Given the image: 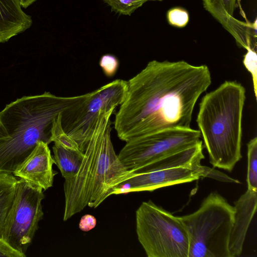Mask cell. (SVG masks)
Here are the masks:
<instances>
[{
	"label": "cell",
	"instance_id": "cell-2",
	"mask_svg": "<svg viewBox=\"0 0 257 257\" xmlns=\"http://www.w3.org/2000/svg\"><path fill=\"white\" fill-rule=\"evenodd\" d=\"M114 111L99 116L84 149L79 168L65 179L64 221L86 206L97 207L107 197L116 194L121 184L135 173L123 165L114 151L110 134Z\"/></svg>",
	"mask_w": 257,
	"mask_h": 257
},
{
	"label": "cell",
	"instance_id": "cell-21",
	"mask_svg": "<svg viewBox=\"0 0 257 257\" xmlns=\"http://www.w3.org/2000/svg\"><path fill=\"white\" fill-rule=\"evenodd\" d=\"M168 23L177 28L185 27L189 20L188 12L181 8L176 7L169 10L167 14Z\"/></svg>",
	"mask_w": 257,
	"mask_h": 257
},
{
	"label": "cell",
	"instance_id": "cell-19",
	"mask_svg": "<svg viewBox=\"0 0 257 257\" xmlns=\"http://www.w3.org/2000/svg\"><path fill=\"white\" fill-rule=\"evenodd\" d=\"M112 11L120 15L131 16L148 0H102Z\"/></svg>",
	"mask_w": 257,
	"mask_h": 257
},
{
	"label": "cell",
	"instance_id": "cell-11",
	"mask_svg": "<svg viewBox=\"0 0 257 257\" xmlns=\"http://www.w3.org/2000/svg\"><path fill=\"white\" fill-rule=\"evenodd\" d=\"M236 0H203L204 9L235 39L237 45L246 50L256 44V22L245 23L236 19L233 13Z\"/></svg>",
	"mask_w": 257,
	"mask_h": 257
},
{
	"label": "cell",
	"instance_id": "cell-10",
	"mask_svg": "<svg viewBox=\"0 0 257 257\" xmlns=\"http://www.w3.org/2000/svg\"><path fill=\"white\" fill-rule=\"evenodd\" d=\"M198 166L194 168L178 167L159 171L135 172L120 186L126 185L127 188L120 189L117 194L152 191L166 186L197 180L201 177L197 170Z\"/></svg>",
	"mask_w": 257,
	"mask_h": 257
},
{
	"label": "cell",
	"instance_id": "cell-17",
	"mask_svg": "<svg viewBox=\"0 0 257 257\" xmlns=\"http://www.w3.org/2000/svg\"><path fill=\"white\" fill-rule=\"evenodd\" d=\"M247 148V189L257 191V138L250 140Z\"/></svg>",
	"mask_w": 257,
	"mask_h": 257
},
{
	"label": "cell",
	"instance_id": "cell-12",
	"mask_svg": "<svg viewBox=\"0 0 257 257\" xmlns=\"http://www.w3.org/2000/svg\"><path fill=\"white\" fill-rule=\"evenodd\" d=\"M54 164L48 144L41 141L13 174L46 191L53 186L54 176L57 174L53 169Z\"/></svg>",
	"mask_w": 257,
	"mask_h": 257
},
{
	"label": "cell",
	"instance_id": "cell-13",
	"mask_svg": "<svg viewBox=\"0 0 257 257\" xmlns=\"http://www.w3.org/2000/svg\"><path fill=\"white\" fill-rule=\"evenodd\" d=\"M256 206L257 191L248 189L234 202V221L228 243L229 257L240 255Z\"/></svg>",
	"mask_w": 257,
	"mask_h": 257
},
{
	"label": "cell",
	"instance_id": "cell-8",
	"mask_svg": "<svg viewBox=\"0 0 257 257\" xmlns=\"http://www.w3.org/2000/svg\"><path fill=\"white\" fill-rule=\"evenodd\" d=\"M127 81L116 79L88 93L80 102L62 113L64 131L78 144L83 152L99 116L116 107L123 101Z\"/></svg>",
	"mask_w": 257,
	"mask_h": 257
},
{
	"label": "cell",
	"instance_id": "cell-9",
	"mask_svg": "<svg viewBox=\"0 0 257 257\" xmlns=\"http://www.w3.org/2000/svg\"><path fill=\"white\" fill-rule=\"evenodd\" d=\"M44 198L41 188L17 179L2 238L10 247L25 256L44 216L42 202Z\"/></svg>",
	"mask_w": 257,
	"mask_h": 257
},
{
	"label": "cell",
	"instance_id": "cell-3",
	"mask_svg": "<svg viewBox=\"0 0 257 257\" xmlns=\"http://www.w3.org/2000/svg\"><path fill=\"white\" fill-rule=\"evenodd\" d=\"M88 95L62 97L45 91L7 104L0 111V174H13L38 142L51 143L54 120Z\"/></svg>",
	"mask_w": 257,
	"mask_h": 257
},
{
	"label": "cell",
	"instance_id": "cell-7",
	"mask_svg": "<svg viewBox=\"0 0 257 257\" xmlns=\"http://www.w3.org/2000/svg\"><path fill=\"white\" fill-rule=\"evenodd\" d=\"M199 130L189 128L166 129L127 142L118 157L128 170L138 172L165 157L197 145Z\"/></svg>",
	"mask_w": 257,
	"mask_h": 257
},
{
	"label": "cell",
	"instance_id": "cell-24",
	"mask_svg": "<svg viewBox=\"0 0 257 257\" xmlns=\"http://www.w3.org/2000/svg\"><path fill=\"white\" fill-rule=\"evenodd\" d=\"M96 224L95 217L90 214H85L82 216L79 223V228L83 231H88L94 228Z\"/></svg>",
	"mask_w": 257,
	"mask_h": 257
},
{
	"label": "cell",
	"instance_id": "cell-4",
	"mask_svg": "<svg viewBox=\"0 0 257 257\" xmlns=\"http://www.w3.org/2000/svg\"><path fill=\"white\" fill-rule=\"evenodd\" d=\"M245 100V89L236 81H224L201 99L196 122L214 167L231 171L242 158Z\"/></svg>",
	"mask_w": 257,
	"mask_h": 257
},
{
	"label": "cell",
	"instance_id": "cell-1",
	"mask_svg": "<svg viewBox=\"0 0 257 257\" xmlns=\"http://www.w3.org/2000/svg\"><path fill=\"white\" fill-rule=\"evenodd\" d=\"M211 83L206 65L152 60L127 81L114 126L124 142L166 129L190 127L196 103Z\"/></svg>",
	"mask_w": 257,
	"mask_h": 257
},
{
	"label": "cell",
	"instance_id": "cell-15",
	"mask_svg": "<svg viewBox=\"0 0 257 257\" xmlns=\"http://www.w3.org/2000/svg\"><path fill=\"white\" fill-rule=\"evenodd\" d=\"M52 147L55 164L64 179L74 175L79 168L83 158V152L64 147L54 143Z\"/></svg>",
	"mask_w": 257,
	"mask_h": 257
},
{
	"label": "cell",
	"instance_id": "cell-25",
	"mask_svg": "<svg viewBox=\"0 0 257 257\" xmlns=\"http://www.w3.org/2000/svg\"><path fill=\"white\" fill-rule=\"evenodd\" d=\"M0 256L25 257L26 256L12 248L2 238H0Z\"/></svg>",
	"mask_w": 257,
	"mask_h": 257
},
{
	"label": "cell",
	"instance_id": "cell-23",
	"mask_svg": "<svg viewBox=\"0 0 257 257\" xmlns=\"http://www.w3.org/2000/svg\"><path fill=\"white\" fill-rule=\"evenodd\" d=\"M200 174L201 177H209L220 181L235 183H239L238 180L231 178L217 170L202 165L200 167Z\"/></svg>",
	"mask_w": 257,
	"mask_h": 257
},
{
	"label": "cell",
	"instance_id": "cell-27",
	"mask_svg": "<svg viewBox=\"0 0 257 257\" xmlns=\"http://www.w3.org/2000/svg\"><path fill=\"white\" fill-rule=\"evenodd\" d=\"M162 1V0H148V1Z\"/></svg>",
	"mask_w": 257,
	"mask_h": 257
},
{
	"label": "cell",
	"instance_id": "cell-14",
	"mask_svg": "<svg viewBox=\"0 0 257 257\" xmlns=\"http://www.w3.org/2000/svg\"><path fill=\"white\" fill-rule=\"evenodd\" d=\"M31 16L23 10L19 0H0V44L29 29Z\"/></svg>",
	"mask_w": 257,
	"mask_h": 257
},
{
	"label": "cell",
	"instance_id": "cell-22",
	"mask_svg": "<svg viewBox=\"0 0 257 257\" xmlns=\"http://www.w3.org/2000/svg\"><path fill=\"white\" fill-rule=\"evenodd\" d=\"M99 64L105 75L108 77H111L116 74L119 67V63L115 56L106 54L101 57Z\"/></svg>",
	"mask_w": 257,
	"mask_h": 257
},
{
	"label": "cell",
	"instance_id": "cell-5",
	"mask_svg": "<svg viewBox=\"0 0 257 257\" xmlns=\"http://www.w3.org/2000/svg\"><path fill=\"white\" fill-rule=\"evenodd\" d=\"M234 213V206L212 192L196 211L180 216L189 236L188 257H229V239Z\"/></svg>",
	"mask_w": 257,
	"mask_h": 257
},
{
	"label": "cell",
	"instance_id": "cell-18",
	"mask_svg": "<svg viewBox=\"0 0 257 257\" xmlns=\"http://www.w3.org/2000/svg\"><path fill=\"white\" fill-rule=\"evenodd\" d=\"M62 113L54 120L51 129V141L74 150H81L77 142L64 130L62 123Z\"/></svg>",
	"mask_w": 257,
	"mask_h": 257
},
{
	"label": "cell",
	"instance_id": "cell-16",
	"mask_svg": "<svg viewBox=\"0 0 257 257\" xmlns=\"http://www.w3.org/2000/svg\"><path fill=\"white\" fill-rule=\"evenodd\" d=\"M17 182V178L13 174H0V238H2L6 218L13 201Z\"/></svg>",
	"mask_w": 257,
	"mask_h": 257
},
{
	"label": "cell",
	"instance_id": "cell-6",
	"mask_svg": "<svg viewBox=\"0 0 257 257\" xmlns=\"http://www.w3.org/2000/svg\"><path fill=\"white\" fill-rule=\"evenodd\" d=\"M139 241L148 257H188L189 239L180 216L157 206L142 202L136 212Z\"/></svg>",
	"mask_w": 257,
	"mask_h": 257
},
{
	"label": "cell",
	"instance_id": "cell-26",
	"mask_svg": "<svg viewBox=\"0 0 257 257\" xmlns=\"http://www.w3.org/2000/svg\"><path fill=\"white\" fill-rule=\"evenodd\" d=\"M37 0H19L22 8L27 9Z\"/></svg>",
	"mask_w": 257,
	"mask_h": 257
},
{
	"label": "cell",
	"instance_id": "cell-20",
	"mask_svg": "<svg viewBox=\"0 0 257 257\" xmlns=\"http://www.w3.org/2000/svg\"><path fill=\"white\" fill-rule=\"evenodd\" d=\"M243 64L250 73L255 97H257V54L256 51L249 49L244 55Z\"/></svg>",
	"mask_w": 257,
	"mask_h": 257
}]
</instances>
